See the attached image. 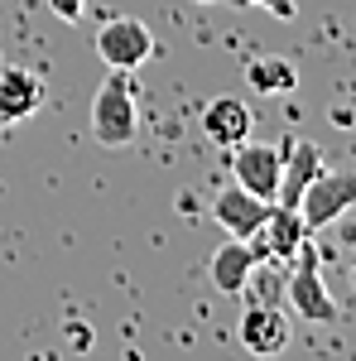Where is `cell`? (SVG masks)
I'll return each instance as SVG.
<instances>
[{"label":"cell","instance_id":"1","mask_svg":"<svg viewBox=\"0 0 356 361\" xmlns=\"http://www.w3.org/2000/svg\"><path fill=\"white\" fill-rule=\"evenodd\" d=\"M140 135V106H135V87L130 73L111 68L106 82L97 87V102H92V140L102 149H125Z\"/></svg>","mask_w":356,"mask_h":361},{"label":"cell","instance_id":"16","mask_svg":"<svg viewBox=\"0 0 356 361\" xmlns=\"http://www.w3.org/2000/svg\"><path fill=\"white\" fill-rule=\"evenodd\" d=\"M68 333H73V347H92V337H87V328H82V323H73Z\"/></svg>","mask_w":356,"mask_h":361},{"label":"cell","instance_id":"8","mask_svg":"<svg viewBox=\"0 0 356 361\" xmlns=\"http://www.w3.org/2000/svg\"><path fill=\"white\" fill-rule=\"evenodd\" d=\"M265 217H270V202H265V197H255V193H246L236 178L212 197V222H217L226 236H241V241H246L250 231H260Z\"/></svg>","mask_w":356,"mask_h":361},{"label":"cell","instance_id":"4","mask_svg":"<svg viewBox=\"0 0 356 361\" xmlns=\"http://www.w3.org/2000/svg\"><path fill=\"white\" fill-rule=\"evenodd\" d=\"M352 207H356V173H332V169H323L299 197V217L308 231L332 226L337 217H347Z\"/></svg>","mask_w":356,"mask_h":361},{"label":"cell","instance_id":"12","mask_svg":"<svg viewBox=\"0 0 356 361\" xmlns=\"http://www.w3.org/2000/svg\"><path fill=\"white\" fill-rule=\"evenodd\" d=\"M202 135L221 145V149H231V145H241L250 140V106L246 102H236V97H217V102H207L202 106Z\"/></svg>","mask_w":356,"mask_h":361},{"label":"cell","instance_id":"18","mask_svg":"<svg viewBox=\"0 0 356 361\" xmlns=\"http://www.w3.org/2000/svg\"><path fill=\"white\" fill-rule=\"evenodd\" d=\"M202 5H207V0H202Z\"/></svg>","mask_w":356,"mask_h":361},{"label":"cell","instance_id":"5","mask_svg":"<svg viewBox=\"0 0 356 361\" xmlns=\"http://www.w3.org/2000/svg\"><path fill=\"white\" fill-rule=\"evenodd\" d=\"M303 241H308V226H303L299 207H279V202H270V217L260 222V231L246 236L255 265H260V260H265V265H284V260L299 255Z\"/></svg>","mask_w":356,"mask_h":361},{"label":"cell","instance_id":"9","mask_svg":"<svg viewBox=\"0 0 356 361\" xmlns=\"http://www.w3.org/2000/svg\"><path fill=\"white\" fill-rule=\"evenodd\" d=\"M318 173H323L318 145L303 140V135H289L284 140V169H279V193H274V202H279V207H299L303 188H308Z\"/></svg>","mask_w":356,"mask_h":361},{"label":"cell","instance_id":"2","mask_svg":"<svg viewBox=\"0 0 356 361\" xmlns=\"http://www.w3.org/2000/svg\"><path fill=\"white\" fill-rule=\"evenodd\" d=\"M284 299H289V313H299L303 323H337L342 308L328 294V284L318 275V250L303 241L299 255L289 260V279H284Z\"/></svg>","mask_w":356,"mask_h":361},{"label":"cell","instance_id":"10","mask_svg":"<svg viewBox=\"0 0 356 361\" xmlns=\"http://www.w3.org/2000/svg\"><path fill=\"white\" fill-rule=\"evenodd\" d=\"M44 106V78L20 63L0 68V126H20Z\"/></svg>","mask_w":356,"mask_h":361},{"label":"cell","instance_id":"17","mask_svg":"<svg viewBox=\"0 0 356 361\" xmlns=\"http://www.w3.org/2000/svg\"><path fill=\"white\" fill-rule=\"evenodd\" d=\"M352 279H356V270H352Z\"/></svg>","mask_w":356,"mask_h":361},{"label":"cell","instance_id":"11","mask_svg":"<svg viewBox=\"0 0 356 361\" xmlns=\"http://www.w3.org/2000/svg\"><path fill=\"white\" fill-rule=\"evenodd\" d=\"M207 275H212V284H217L221 299H236V294H246V289H250V275H255V255H250V246L241 241V236H231L226 246L212 250V265H207Z\"/></svg>","mask_w":356,"mask_h":361},{"label":"cell","instance_id":"6","mask_svg":"<svg viewBox=\"0 0 356 361\" xmlns=\"http://www.w3.org/2000/svg\"><path fill=\"white\" fill-rule=\"evenodd\" d=\"M236 337H241V347H246L250 357L270 361V357H279V352L294 342V323H289L284 308H274L270 299H260V304H250L246 313H241Z\"/></svg>","mask_w":356,"mask_h":361},{"label":"cell","instance_id":"14","mask_svg":"<svg viewBox=\"0 0 356 361\" xmlns=\"http://www.w3.org/2000/svg\"><path fill=\"white\" fill-rule=\"evenodd\" d=\"M44 5L54 10L63 25H78V20H82V10H87V0H44Z\"/></svg>","mask_w":356,"mask_h":361},{"label":"cell","instance_id":"13","mask_svg":"<svg viewBox=\"0 0 356 361\" xmlns=\"http://www.w3.org/2000/svg\"><path fill=\"white\" fill-rule=\"evenodd\" d=\"M246 82L255 92H270V97H284L299 87V68L289 58H250L246 63Z\"/></svg>","mask_w":356,"mask_h":361},{"label":"cell","instance_id":"15","mask_svg":"<svg viewBox=\"0 0 356 361\" xmlns=\"http://www.w3.org/2000/svg\"><path fill=\"white\" fill-rule=\"evenodd\" d=\"M231 5H260V10H270L279 20H294V0H231Z\"/></svg>","mask_w":356,"mask_h":361},{"label":"cell","instance_id":"7","mask_svg":"<svg viewBox=\"0 0 356 361\" xmlns=\"http://www.w3.org/2000/svg\"><path fill=\"white\" fill-rule=\"evenodd\" d=\"M279 169H284V145H231V178L246 193L274 202L279 193Z\"/></svg>","mask_w":356,"mask_h":361},{"label":"cell","instance_id":"3","mask_svg":"<svg viewBox=\"0 0 356 361\" xmlns=\"http://www.w3.org/2000/svg\"><path fill=\"white\" fill-rule=\"evenodd\" d=\"M97 58L106 68L135 73V68H145L154 58V34L135 15H116V20H106V25L97 29Z\"/></svg>","mask_w":356,"mask_h":361}]
</instances>
